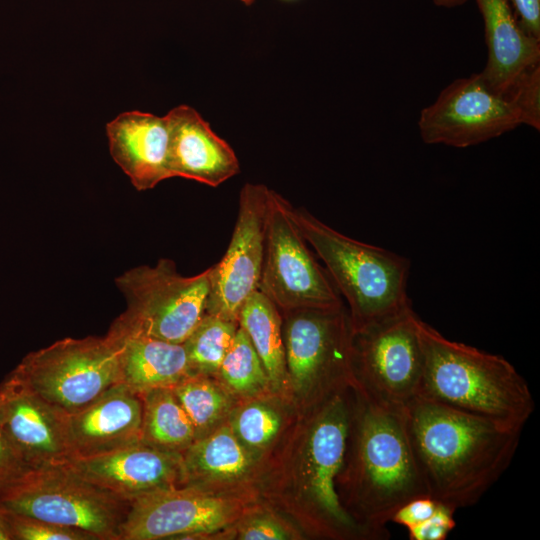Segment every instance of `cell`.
<instances>
[{"label":"cell","mask_w":540,"mask_h":540,"mask_svg":"<svg viewBox=\"0 0 540 540\" xmlns=\"http://www.w3.org/2000/svg\"><path fill=\"white\" fill-rule=\"evenodd\" d=\"M456 509L438 502L433 514L422 523L408 529L410 540H445L455 528Z\"/></svg>","instance_id":"32"},{"label":"cell","mask_w":540,"mask_h":540,"mask_svg":"<svg viewBox=\"0 0 540 540\" xmlns=\"http://www.w3.org/2000/svg\"><path fill=\"white\" fill-rule=\"evenodd\" d=\"M242 2L246 3V4H251V1L250 0H241Z\"/></svg>","instance_id":"39"},{"label":"cell","mask_w":540,"mask_h":540,"mask_svg":"<svg viewBox=\"0 0 540 540\" xmlns=\"http://www.w3.org/2000/svg\"><path fill=\"white\" fill-rule=\"evenodd\" d=\"M0 392L4 395L0 429L30 469L75 459L67 412L9 378Z\"/></svg>","instance_id":"15"},{"label":"cell","mask_w":540,"mask_h":540,"mask_svg":"<svg viewBox=\"0 0 540 540\" xmlns=\"http://www.w3.org/2000/svg\"><path fill=\"white\" fill-rule=\"evenodd\" d=\"M250 1H251V3H252V2L255 1V0H250Z\"/></svg>","instance_id":"40"},{"label":"cell","mask_w":540,"mask_h":540,"mask_svg":"<svg viewBox=\"0 0 540 540\" xmlns=\"http://www.w3.org/2000/svg\"><path fill=\"white\" fill-rule=\"evenodd\" d=\"M294 413L297 411L286 396L269 391L238 402L227 422L249 451L269 460L293 424Z\"/></svg>","instance_id":"23"},{"label":"cell","mask_w":540,"mask_h":540,"mask_svg":"<svg viewBox=\"0 0 540 540\" xmlns=\"http://www.w3.org/2000/svg\"><path fill=\"white\" fill-rule=\"evenodd\" d=\"M411 450L427 495L454 509L469 507L510 466L520 430L421 396L404 408Z\"/></svg>","instance_id":"2"},{"label":"cell","mask_w":540,"mask_h":540,"mask_svg":"<svg viewBox=\"0 0 540 540\" xmlns=\"http://www.w3.org/2000/svg\"><path fill=\"white\" fill-rule=\"evenodd\" d=\"M183 485L257 496L268 460L249 451L226 421L183 453Z\"/></svg>","instance_id":"17"},{"label":"cell","mask_w":540,"mask_h":540,"mask_svg":"<svg viewBox=\"0 0 540 540\" xmlns=\"http://www.w3.org/2000/svg\"><path fill=\"white\" fill-rule=\"evenodd\" d=\"M141 395L120 382L83 409L69 414L76 458L107 453L140 441Z\"/></svg>","instance_id":"20"},{"label":"cell","mask_w":540,"mask_h":540,"mask_svg":"<svg viewBox=\"0 0 540 540\" xmlns=\"http://www.w3.org/2000/svg\"><path fill=\"white\" fill-rule=\"evenodd\" d=\"M226 530H231L239 540H289L302 536L276 513L257 505Z\"/></svg>","instance_id":"29"},{"label":"cell","mask_w":540,"mask_h":540,"mask_svg":"<svg viewBox=\"0 0 540 540\" xmlns=\"http://www.w3.org/2000/svg\"><path fill=\"white\" fill-rule=\"evenodd\" d=\"M7 378L72 414L121 382L119 343L110 333L64 338L27 354Z\"/></svg>","instance_id":"9"},{"label":"cell","mask_w":540,"mask_h":540,"mask_svg":"<svg viewBox=\"0 0 540 540\" xmlns=\"http://www.w3.org/2000/svg\"><path fill=\"white\" fill-rule=\"evenodd\" d=\"M238 327L237 321L210 314L204 315L183 343L192 375L216 376Z\"/></svg>","instance_id":"28"},{"label":"cell","mask_w":540,"mask_h":540,"mask_svg":"<svg viewBox=\"0 0 540 540\" xmlns=\"http://www.w3.org/2000/svg\"><path fill=\"white\" fill-rule=\"evenodd\" d=\"M9 521L13 540H95L84 531L10 511Z\"/></svg>","instance_id":"30"},{"label":"cell","mask_w":540,"mask_h":540,"mask_svg":"<svg viewBox=\"0 0 540 540\" xmlns=\"http://www.w3.org/2000/svg\"><path fill=\"white\" fill-rule=\"evenodd\" d=\"M3 406H4V395L2 392H0V422L2 418Z\"/></svg>","instance_id":"38"},{"label":"cell","mask_w":540,"mask_h":540,"mask_svg":"<svg viewBox=\"0 0 540 540\" xmlns=\"http://www.w3.org/2000/svg\"><path fill=\"white\" fill-rule=\"evenodd\" d=\"M420 321L409 307L352 330L354 388L379 404L398 409L419 395L424 368Z\"/></svg>","instance_id":"10"},{"label":"cell","mask_w":540,"mask_h":540,"mask_svg":"<svg viewBox=\"0 0 540 540\" xmlns=\"http://www.w3.org/2000/svg\"><path fill=\"white\" fill-rule=\"evenodd\" d=\"M110 333L119 343L121 382L138 394L157 388H173L191 374L183 343Z\"/></svg>","instance_id":"22"},{"label":"cell","mask_w":540,"mask_h":540,"mask_svg":"<svg viewBox=\"0 0 540 540\" xmlns=\"http://www.w3.org/2000/svg\"><path fill=\"white\" fill-rule=\"evenodd\" d=\"M354 400V387H349L297 414L279 457L268 460L259 483L261 496L311 536L374 539L350 516L338 494Z\"/></svg>","instance_id":"1"},{"label":"cell","mask_w":540,"mask_h":540,"mask_svg":"<svg viewBox=\"0 0 540 540\" xmlns=\"http://www.w3.org/2000/svg\"><path fill=\"white\" fill-rule=\"evenodd\" d=\"M110 154L139 191L171 178L166 115L127 111L106 125Z\"/></svg>","instance_id":"19"},{"label":"cell","mask_w":540,"mask_h":540,"mask_svg":"<svg viewBox=\"0 0 540 540\" xmlns=\"http://www.w3.org/2000/svg\"><path fill=\"white\" fill-rule=\"evenodd\" d=\"M508 1L523 31L540 40V0Z\"/></svg>","instance_id":"35"},{"label":"cell","mask_w":540,"mask_h":540,"mask_svg":"<svg viewBox=\"0 0 540 540\" xmlns=\"http://www.w3.org/2000/svg\"><path fill=\"white\" fill-rule=\"evenodd\" d=\"M291 214L346 300L352 330L412 307L407 292L410 261L406 257L350 238L302 207L292 205Z\"/></svg>","instance_id":"5"},{"label":"cell","mask_w":540,"mask_h":540,"mask_svg":"<svg viewBox=\"0 0 540 540\" xmlns=\"http://www.w3.org/2000/svg\"><path fill=\"white\" fill-rule=\"evenodd\" d=\"M29 469L0 429V488Z\"/></svg>","instance_id":"34"},{"label":"cell","mask_w":540,"mask_h":540,"mask_svg":"<svg viewBox=\"0 0 540 540\" xmlns=\"http://www.w3.org/2000/svg\"><path fill=\"white\" fill-rule=\"evenodd\" d=\"M215 378L238 400L272 391L263 364L240 326Z\"/></svg>","instance_id":"27"},{"label":"cell","mask_w":540,"mask_h":540,"mask_svg":"<svg viewBox=\"0 0 540 540\" xmlns=\"http://www.w3.org/2000/svg\"><path fill=\"white\" fill-rule=\"evenodd\" d=\"M0 540H13L9 511L3 506L0 501Z\"/></svg>","instance_id":"36"},{"label":"cell","mask_w":540,"mask_h":540,"mask_svg":"<svg viewBox=\"0 0 540 540\" xmlns=\"http://www.w3.org/2000/svg\"><path fill=\"white\" fill-rule=\"evenodd\" d=\"M424 368L418 396L522 431L534 411L527 382L504 357L444 337L420 321Z\"/></svg>","instance_id":"4"},{"label":"cell","mask_w":540,"mask_h":540,"mask_svg":"<svg viewBox=\"0 0 540 540\" xmlns=\"http://www.w3.org/2000/svg\"><path fill=\"white\" fill-rule=\"evenodd\" d=\"M436 6L454 8L465 4L468 0H431Z\"/></svg>","instance_id":"37"},{"label":"cell","mask_w":540,"mask_h":540,"mask_svg":"<svg viewBox=\"0 0 540 540\" xmlns=\"http://www.w3.org/2000/svg\"><path fill=\"white\" fill-rule=\"evenodd\" d=\"M140 395L143 403L140 441L182 454L197 437L172 388H157Z\"/></svg>","instance_id":"25"},{"label":"cell","mask_w":540,"mask_h":540,"mask_svg":"<svg viewBox=\"0 0 540 540\" xmlns=\"http://www.w3.org/2000/svg\"><path fill=\"white\" fill-rule=\"evenodd\" d=\"M355 390L338 494L350 516L374 539L407 501L427 495L405 427L404 409L379 404Z\"/></svg>","instance_id":"3"},{"label":"cell","mask_w":540,"mask_h":540,"mask_svg":"<svg viewBox=\"0 0 540 540\" xmlns=\"http://www.w3.org/2000/svg\"><path fill=\"white\" fill-rule=\"evenodd\" d=\"M437 505L438 502L428 495L415 497L401 505L392 515L390 522L408 530L428 519Z\"/></svg>","instance_id":"33"},{"label":"cell","mask_w":540,"mask_h":540,"mask_svg":"<svg viewBox=\"0 0 540 540\" xmlns=\"http://www.w3.org/2000/svg\"><path fill=\"white\" fill-rule=\"evenodd\" d=\"M166 117L172 177L216 187L239 173V161L232 147L194 108L180 105L171 109Z\"/></svg>","instance_id":"18"},{"label":"cell","mask_w":540,"mask_h":540,"mask_svg":"<svg viewBox=\"0 0 540 540\" xmlns=\"http://www.w3.org/2000/svg\"><path fill=\"white\" fill-rule=\"evenodd\" d=\"M269 188L246 183L238 214L222 259L210 267L206 314L238 322L241 307L258 290L265 246Z\"/></svg>","instance_id":"14"},{"label":"cell","mask_w":540,"mask_h":540,"mask_svg":"<svg viewBox=\"0 0 540 540\" xmlns=\"http://www.w3.org/2000/svg\"><path fill=\"white\" fill-rule=\"evenodd\" d=\"M201 438L225 423L238 399L215 377L190 375L172 388Z\"/></svg>","instance_id":"26"},{"label":"cell","mask_w":540,"mask_h":540,"mask_svg":"<svg viewBox=\"0 0 540 540\" xmlns=\"http://www.w3.org/2000/svg\"><path fill=\"white\" fill-rule=\"evenodd\" d=\"M519 110L523 125L540 130V63L526 70L505 96Z\"/></svg>","instance_id":"31"},{"label":"cell","mask_w":540,"mask_h":540,"mask_svg":"<svg viewBox=\"0 0 540 540\" xmlns=\"http://www.w3.org/2000/svg\"><path fill=\"white\" fill-rule=\"evenodd\" d=\"M523 125L508 98L491 91L480 75L462 77L447 85L418 119L424 143L467 148L499 137Z\"/></svg>","instance_id":"13"},{"label":"cell","mask_w":540,"mask_h":540,"mask_svg":"<svg viewBox=\"0 0 540 540\" xmlns=\"http://www.w3.org/2000/svg\"><path fill=\"white\" fill-rule=\"evenodd\" d=\"M286 397L297 413L354 387L352 328L345 305L282 312Z\"/></svg>","instance_id":"6"},{"label":"cell","mask_w":540,"mask_h":540,"mask_svg":"<svg viewBox=\"0 0 540 540\" xmlns=\"http://www.w3.org/2000/svg\"><path fill=\"white\" fill-rule=\"evenodd\" d=\"M98 487L132 503L146 495L183 485L182 454L138 441L67 464Z\"/></svg>","instance_id":"16"},{"label":"cell","mask_w":540,"mask_h":540,"mask_svg":"<svg viewBox=\"0 0 540 540\" xmlns=\"http://www.w3.org/2000/svg\"><path fill=\"white\" fill-rule=\"evenodd\" d=\"M0 501L10 512L81 530L95 540H120L131 506L67 464L27 470L0 488Z\"/></svg>","instance_id":"7"},{"label":"cell","mask_w":540,"mask_h":540,"mask_svg":"<svg viewBox=\"0 0 540 540\" xmlns=\"http://www.w3.org/2000/svg\"><path fill=\"white\" fill-rule=\"evenodd\" d=\"M115 283L127 302L110 327L118 333L184 343L206 314L209 268L187 277L172 260L160 259L125 271Z\"/></svg>","instance_id":"8"},{"label":"cell","mask_w":540,"mask_h":540,"mask_svg":"<svg viewBox=\"0 0 540 540\" xmlns=\"http://www.w3.org/2000/svg\"><path fill=\"white\" fill-rule=\"evenodd\" d=\"M258 496L193 486L161 490L131 503L120 540L196 539L226 530Z\"/></svg>","instance_id":"12"},{"label":"cell","mask_w":540,"mask_h":540,"mask_svg":"<svg viewBox=\"0 0 540 540\" xmlns=\"http://www.w3.org/2000/svg\"><path fill=\"white\" fill-rule=\"evenodd\" d=\"M292 204L269 188L259 290L280 310L344 305L291 214Z\"/></svg>","instance_id":"11"},{"label":"cell","mask_w":540,"mask_h":540,"mask_svg":"<svg viewBox=\"0 0 540 540\" xmlns=\"http://www.w3.org/2000/svg\"><path fill=\"white\" fill-rule=\"evenodd\" d=\"M282 321L280 310L259 289L248 297L238 315V324L248 335L257 352L272 391L286 396Z\"/></svg>","instance_id":"24"},{"label":"cell","mask_w":540,"mask_h":540,"mask_svg":"<svg viewBox=\"0 0 540 540\" xmlns=\"http://www.w3.org/2000/svg\"><path fill=\"white\" fill-rule=\"evenodd\" d=\"M475 2L487 45V62L478 74L491 91L505 97L526 70L540 63V40L523 31L508 0Z\"/></svg>","instance_id":"21"}]
</instances>
